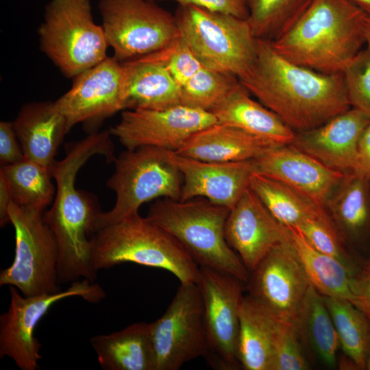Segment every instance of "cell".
<instances>
[{
  "mask_svg": "<svg viewBox=\"0 0 370 370\" xmlns=\"http://www.w3.org/2000/svg\"><path fill=\"white\" fill-rule=\"evenodd\" d=\"M238 80L295 132L318 127L351 108L342 73L294 64L270 41L258 39L254 63Z\"/></svg>",
  "mask_w": 370,
  "mask_h": 370,
  "instance_id": "obj_1",
  "label": "cell"
},
{
  "mask_svg": "<svg viewBox=\"0 0 370 370\" xmlns=\"http://www.w3.org/2000/svg\"><path fill=\"white\" fill-rule=\"evenodd\" d=\"M110 130L93 132L69 147L63 160L55 161L51 172L56 184L52 206L44 219L58 247V273L60 282L79 278L91 282L97 270L92 260V239L98 231L100 210L96 199L75 187L76 176L93 156H105L114 162V148Z\"/></svg>",
  "mask_w": 370,
  "mask_h": 370,
  "instance_id": "obj_2",
  "label": "cell"
},
{
  "mask_svg": "<svg viewBox=\"0 0 370 370\" xmlns=\"http://www.w3.org/2000/svg\"><path fill=\"white\" fill-rule=\"evenodd\" d=\"M366 12L351 0H312L271 42L287 60L324 73H342L366 45Z\"/></svg>",
  "mask_w": 370,
  "mask_h": 370,
  "instance_id": "obj_3",
  "label": "cell"
},
{
  "mask_svg": "<svg viewBox=\"0 0 370 370\" xmlns=\"http://www.w3.org/2000/svg\"><path fill=\"white\" fill-rule=\"evenodd\" d=\"M230 210L203 197L161 198L146 218L175 237L199 267L230 273L246 284L250 272L225 236Z\"/></svg>",
  "mask_w": 370,
  "mask_h": 370,
  "instance_id": "obj_4",
  "label": "cell"
},
{
  "mask_svg": "<svg viewBox=\"0 0 370 370\" xmlns=\"http://www.w3.org/2000/svg\"><path fill=\"white\" fill-rule=\"evenodd\" d=\"M98 271L124 262L165 269L180 283H197L199 266L171 234L138 212L99 229L93 236Z\"/></svg>",
  "mask_w": 370,
  "mask_h": 370,
  "instance_id": "obj_5",
  "label": "cell"
},
{
  "mask_svg": "<svg viewBox=\"0 0 370 370\" xmlns=\"http://www.w3.org/2000/svg\"><path fill=\"white\" fill-rule=\"evenodd\" d=\"M175 151L152 146L126 149L114 161L115 170L106 186L116 194L115 204L101 212L98 230L138 212L145 203L156 199H180L182 174Z\"/></svg>",
  "mask_w": 370,
  "mask_h": 370,
  "instance_id": "obj_6",
  "label": "cell"
},
{
  "mask_svg": "<svg viewBox=\"0 0 370 370\" xmlns=\"http://www.w3.org/2000/svg\"><path fill=\"white\" fill-rule=\"evenodd\" d=\"M175 17L182 38L204 66L238 79L253 64L258 39L247 20L193 5H179Z\"/></svg>",
  "mask_w": 370,
  "mask_h": 370,
  "instance_id": "obj_7",
  "label": "cell"
},
{
  "mask_svg": "<svg viewBox=\"0 0 370 370\" xmlns=\"http://www.w3.org/2000/svg\"><path fill=\"white\" fill-rule=\"evenodd\" d=\"M41 50L67 77L103 61L109 47L90 0H51L38 29Z\"/></svg>",
  "mask_w": 370,
  "mask_h": 370,
  "instance_id": "obj_8",
  "label": "cell"
},
{
  "mask_svg": "<svg viewBox=\"0 0 370 370\" xmlns=\"http://www.w3.org/2000/svg\"><path fill=\"white\" fill-rule=\"evenodd\" d=\"M8 214L15 231V256L12 264L1 271L0 285L14 286L25 296L60 291L58 247L43 210L12 201Z\"/></svg>",
  "mask_w": 370,
  "mask_h": 370,
  "instance_id": "obj_9",
  "label": "cell"
},
{
  "mask_svg": "<svg viewBox=\"0 0 370 370\" xmlns=\"http://www.w3.org/2000/svg\"><path fill=\"white\" fill-rule=\"evenodd\" d=\"M106 38L121 62L160 51L181 36L175 15L151 0H100Z\"/></svg>",
  "mask_w": 370,
  "mask_h": 370,
  "instance_id": "obj_10",
  "label": "cell"
},
{
  "mask_svg": "<svg viewBox=\"0 0 370 370\" xmlns=\"http://www.w3.org/2000/svg\"><path fill=\"white\" fill-rule=\"evenodd\" d=\"M10 304L0 316V358L12 359L22 370H36L42 358V345L34 336L35 329L42 317L56 302L79 296L89 302H99L106 294L97 284L77 280L64 291L51 294L25 296L10 286Z\"/></svg>",
  "mask_w": 370,
  "mask_h": 370,
  "instance_id": "obj_11",
  "label": "cell"
},
{
  "mask_svg": "<svg viewBox=\"0 0 370 370\" xmlns=\"http://www.w3.org/2000/svg\"><path fill=\"white\" fill-rule=\"evenodd\" d=\"M150 338L153 370H178L206 357L204 306L197 283H180L164 314L150 323Z\"/></svg>",
  "mask_w": 370,
  "mask_h": 370,
  "instance_id": "obj_12",
  "label": "cell"
},
{
  "mask_svg": "<svg viewBox=\"0 0 370 370\" xmlns=\"http://www.w3.org/2000/svg\"><path fill=\"white\" fill-rule=\"evenodd\" d=\"M202 298L207 343L205 358L214 369L235 370L238 358L239 312L246 284L212 268L199 267L197 282Z\"/></svg>",
  "mask_w": 370,
  "mask_h": 370,
  "instance_id": "obj_13",
  "label": "cell"
},
{
  "mask_svg": "<svg viewBox=\"0 0 370 370\" xmlns=\"http://www.w3.org/2000/svg\"><path fill=\"white\" fill-rule=\"evenodd\" d=\"M216 123L210 112L178 105L162 110H125L109 130L126 149L152 146L176 152L193 134Z\"/></svg>",
  "mask_w": 370,
  "mask_h": 370,
  "instance_id": "obj_14",
  "label": "cell"
},
{
  "mask_svg": "<svg viewBox=\"0 0 370 370\" xmlns=\"http://www.w3.org/2000/svg\"><path fill=\"white\" fill-rule=\"evenodd\" d=\"M310 285L286 236L250 272L246 290L277 318L294 325Z\"/></svg>",
  "mask_w": 370,
  "mask_h": 370,
  "instance_id": "obj_15",
  "label": "cell"
},
{
  "mask_svg": "<svg viewBox=\"0 0 370 370\" xmlns=\"http://www.w3.org/2000/svg\"><path fill=\"white\" fill-rule=\"evenodd\" d=\"M74 78L71 88L54 101L69 130L79 123H97L125 110L126 69L114 56Z\"/></svg>",
  "mask_w": 370,
  "mask_h": 370,
  "instance_id": "obj_16",
  "label": "cell"
},
{
  "mask_svg": "<svg viewBox=\"0 0 370 370\" xmlns=\"http://www.w3.org/2000/svg\"><path fill=\"white\" fill-rule=\"evenodd\" d=\"M252 164L254 173L282 182L324 208L347 175L328 167L291 144L269 147L252 160Z\"/></svg>",
  "mask_w": 370,
  "mask_h": 370,
  "instance_id": "obj_17",
  "label": "cell"
},
{
  "mask_svg": "<svg viewBox=\"0 0 370 370\" xmlns=\"http://www.w3.org/2000/svg\"><path fill=\"white\" fill-rule=\"evenodd\" d=\"M225 236L249 272L286 238L284 226L271 215L250 187L230 210Z\"/></svg>",
  "mask_w": 370,
  "mask_h": 370,
  "instance_id": "obj_18",
  "label": "cell"
},
{
  "mask_svg": "<svg viewBox=\"0 0 370 370\" xmlns=\"http://www.w3.org/2000/svg\"><path fill=\"white\" fill-rule=\"evenodd\" d=\"M370 118L351 108L314 128L295 132L291 145L328 167L354 173L359 138Z\"/></svg>",
  "mask_w": 370,
  "mask_h": 370,
  "instance_id": "obj_19",
  "label": "cell"
},
{
  "mask_svg": "<svg viewBox=\"0 0 370 370\" xmlns=\"http://www.w3.org/2000/svg\"><path fill=\"white\" fill-rule=\"evenodd\" d=\"M175 159L183 179L180 200L203 197L229 209L249 187L254 173L252 160L209 162L177 153Z\"/></svg>",
  "mask_w": 370,
  "mask_h": 370,
  "instance_id": "obj_20",
  "label": "cell"
},
{
  "mask_svg": "<svg viewBox=\"0 0 370 370\" xmlns=\"http://www.w3.org/2000/svg\"><path fill=\"white\" fill-rule=\"evenodd\" d=\"M12 124L25 156L51 169L58 149L69 131L65 117L54 101L26 103Z\"/></svg>",
  "mask_w": 370,
  "mask_h": 370,
  "instance_id": "obj_21",
  "label": "cell"
},
{
  "mask_svg": "<svg viewBox=\"0 0 370 370\" xmlns=\"http://www.w3.org/2000/svg\"><path fill=\"white\" fill-rule=\"evenodd\" d=\"M217 123L243 130L272 145H289L295 132L239 84L211 111Z\"/></svg>",
  "mask_w": 370,
  "mask_h": 370,
  "instance_id": "obj_22",
  "label": "cell"
},
{
  "mask_svg": "<svg viewBox=\"0 0 370 370\" xmlns=\"http://www.w3.org/2000/svg\"><path fill=\"white\" fill-rule=\"evenodd\" d=\"M272 145L243 130L216 123L190 136L176 151L209 162L251 160Z\"/></svg>",
  "mask_w": 370,
  "mask_h": 370,
  "instance_id": "obj_23",
  "label": "cell"
},
{
  "mask_svg": "<svg viewBox=\"0 0 370 370\" xmlns=\"http://www.w3.org/2000/svg\"><path fill=\"white\" fill-rule=\"evenodd\" d=\"M123 63L125 110H162L182 105L181 86L164 64L143 58Z\"/></svg>",
  "mask_w": 370,
  "mask_h": 370,
  "instance_id": "obj_24",
  "label": "cell"
},
{
  "mask_svg": "<svg viewBox=\"0 0 370 370\" xmlns=\"http://www.w3.org/2000/svg\"><path fill=\"white\" fill-rule=\"evenodd\" d=\"M284 228L288 241L310 284L324 296L346 299L355 305L356 280L360 273L353 272L338 260L316 249L298 228Z\"/></svg>",
  "mask_w": 370,
  "mask_h": 370,
  "instance_id": "obj_25",
  "label": "cell"
},
{
  "mask_svg": "<svg viewBox=\"0 0 370 370\" xmlns=\"http://www.w3.org/2000/svg\"><path fill=\"white\" fill-rule=\"evenodd\" d=\"M370 180L347 174L325 209L345 243L360 245L370 237Z\"/></svg>",
  "mask_w": 370,
  "mask_h": 370,
  "instance_id": "obj_26",
  "label": "cell"
},
{
  "mask_svg": "<svg viewBox=\"0 0 370 370\" xmlns=\"http://www.w3.org/2000/svg\"><path fill=\"white\" fill-rule=\"evenodd\" d=\"M276 317L249 295L239 312L238 358L246 370H272Z\"/></svg>",
  "mask_w": 370,
  "mask_h": 370,
  "instance_id": "obj_27",
  "label": "cell"
},
{
  "mask_svg": "<svg viewBox=\"0 0 370 370\" xmlns=\"http://www.w3.org/2000/svg\"><path fill=\"white\" fill-rule=\"evenodd\" d=\"M99 363L106 370H153L150 323H136L91 338Z\"/></svg>",
  "mask_w": 370,
  "mask_h": 370,
  "instance_id": "obj_28",
  "label": "cell"
},
{
  "mask_svg": "<svg viewBox=\"0 0 370 370\" xmlns=\"http://www.w3.org/2000/svg\"><path fill=\"white\" fill-rule=\"evenodd\" d=\"M295 327L305 348L323 363L334 366L340 342L323 296L312 284L304 299Z\"/></svg>",
  "mask_w": 370,
  "mask_h": 370,
  "instance_id": "obj_29",
  "label": "cell"
},
{
  "mask_svg": "<svg viewBox=\"0 0 370 370\" xmlns=\"http://www.w3.org/2000/svg\"><path fill=\"white\" fill-rule=\"evenodd\" d=\"M249 187L271 215L284 226L297 227L309 219L328 215L326 210L282 182L253 173Z\"/></svg>",
  "mask_w": 370,
  "mask_h": 370,
  "instance_id": "obj_30",
  "label": "cell"
},
{
  "mask_svg": "<svg viewBox=\"0 0 370 370\" xmlns=\"http://www.w3.org/2000/svg\"><path fill=\"white\" fill-rule=\"evenodd\" d=\"M323 296L344 354L353 367L366 369L370 347L369 319L349 300Z\"/></svg>",
  "mask_w": 370,
  "mask_h": 370,
  "instance_id": "obj_31",
  "label": "cell"
},
{
  "mask_svg": "<svg viewBox=\"0 0 370 370\" xmlns=\"http://www.w3.org/2000/svg\"><path fill=\"white\" fill-rule=\"evenodd\" d=\"M0 175L18 205L44 210L54 199L56 188L51 169L25 156L16 163L1 166Z\"/></svg>",
  "mask_w": 370,
  "mask_h": 370,
  "instance_id": "obj_32",
  "label": "cell"
},
{
  "mask_svg": "<svg viewBox=\"0 0 370 370\" xmlns=\"http://www.w3.org/2000/svg\"><path fill=\"white\" fill-rule=\"evenodd\" d=\"M312 0H245L255 37L273 42L288 30Z\"/></svg>",
  "mask_w": 370,
  "mask_h": 370,
  "instance_id": "obj_33",
  "label": "cell"
},
{
  "mask_svg": "<svg viewBox=\"0 0 370 370\" xmlns=\"http://www.w3.org/2000/svg\"><path fill=\"white\" fill-rule=\"evenodd\" d=\"M237 77L203 66L182 89V105L210 112L238 84Z\"/></svg>",
  "mask_w": 370,
  "mask_h": 370,
  "instance_id": "obj_34",
  "label": "cell"
},
{
  "mask_svg": "<svg viewBox=\"0 0 370 370\" xmlns=\"http://www.w3.org/2000/svg\"><path fill=\"white\" fill-rule=\"evenodd\" d=\"M318 251L330 256L359 274L370 266L350 252L330 216L309 219L295 227Z\"/></svg>",
  "mask_w": 370,
  "mask_h": 370,
  "instance_id": "obj_35",
  "label": "cell"
},
{
  "mask_svg": "<svg viewBox=\"0 0 370 370\" xmlns=\"http://www.w3.org/2000/svg\"><path fill=\"white\" fill-rule=\"evenodd\" d=\"M309 363L295 327L276 317L272 370H306Z\"/></svg>",
  "mask_w": 370,
  "mask_h": 370,
  "instance_id": "obj_36",
  "label": "cell"
},
{
  "mask_svg": "<svg viewBox=\"0 0 370 370\" xmlns=\"http://www.w3.org/2000/svg\"><path fill=\"white\" fill-rule=\"evenodd\" d=\"M351 108L370 118V43L342 72Z\"/></svg>",
  "mask_w": 370,
  "mask_h": 370,
  "instance_id": "obj_37",
  "label": "cell"
},
{
  "mask_svg": "<svg viewBox=\"0 0 370 370\" xmlns=\"http://www.w3.org/2000/svg\"><path fill=\"white\" fill-rule=\"evenodd\" d=\"M143 58L164 64L181 87L204 66L182 37L164 49Z\"/></svg>",
  "mask_w": 370,
  "mask_h": 370,
  "instance_id": "obj_38",
  "label": "cell"
},
{
  "mask_svg": "<svg viewBox=\"0 0 370 370\" xmlns=\"http://www.w3.org/2000/svg\"><path fill=\"white\" fill-rule=\"evenodd\" d=\"M25 155L11 122L0 123V163L1 166L16 163Z\"/></svg>",
  "mask_w": 370,
  "mask_h": 370,
  "instance_id": "obj_39",
  "label": "cell"
},
{
  "mask_svg": "<svg viewBox=\"0 0 370 370\" xmlns=\"http://www.w3.org/2000/svg\"><path fill=\"white\" fill-rule=\"evenodd\" d=\"M171 1L178 5H193L210 11L223 13L247 20L248 10L245 0H151Z\"/></svg>",
  "mask_w": 370,
  "mask_h": 370,
  "instance_id": "obj_40",
  "label": "cell"
},
{
  "mask_svg": "<svg viewBox=\"0 0 370 370\" xmlns=\"http://www.w3.org/2000/svg\"><path fill=\"white\" fill-rule=\"evenodd\" d=\"M354 173L370 180V121L364 129L358 140Z\"/></svg>",
  "mask_w": 370,
  "mask_h": 370,
  "instance_id": "obj_41",
  "label": "cell"
},
{
  "mask_svg": "<svg viewBox=\"0 0 370 370\" xmlns=\"http://www.w3.org/2000/svg\"><path fill=\"white\" fill-rule=\"evenodd\" d=\"M356 306L358 308L370 321V268L363 271L356 280Z\"/></svg>",
  "mask_w": 370,
  "mask_h": 370,
  "instance_id": "obj_42",
  "label": "cell"
},
{
  "mask_svg": "<svg viewBox=\"0 0 370 370\" xmlns=\"http://www.w3.org/2000/svg\"><path fill=\"white\" fill-rule=\"evenodd\" d=\"M12 201L10 191L2 176L0 175V224L4 226L10 222L8 208Z\"/></svg>",
  "mask_w": 370,
  "mask_h": 370,
  "instance_id": "obj_43",
  "label": "cell"
},
{
  "mask_svg": "<svg viewBox=\"0 0 370 370\" xmlns=\"http://www.w3.org/2000/svg\"><path fill=\"white\" fill-rule=\"evenodd\" d=\"M364 35L366 43H370V11L366 12V17L364 24Z\"/></svg>",
  "mask_w": 370,
  "mask_h": 370,
  "instance_id": "obj_44",
  "label": "cell"
},
{
  "mask_svg": "<svg viewBox=\"0 0 370 370\" xmlns=\"http://www.w3.org/2000/svg\"><path fill=\"white\" fill-rule=\"evenodd\" d=\"M365 12L370 11V0H351Z\"/></svg>",
  "mask_w": 370,
  "mask_h": 370,
  "instance_id": "obj_45",
  "label": "cell"
},
{
  "mask_svg": "<svg viewBox=\"0 0 370 370\" xmlns=\"http://www.w3.org/2000/svg\"><path fill=\"white\" fill-rule=\"evenodd\" d=\"M366 369L370 370V347H369V354H368V358H367V361Z\"/></svg>",
  "mask_w": 370,
  "mask_h": 370,
  "instance_id": "obj_46",
  "label": "cell"
}]
</instances>
